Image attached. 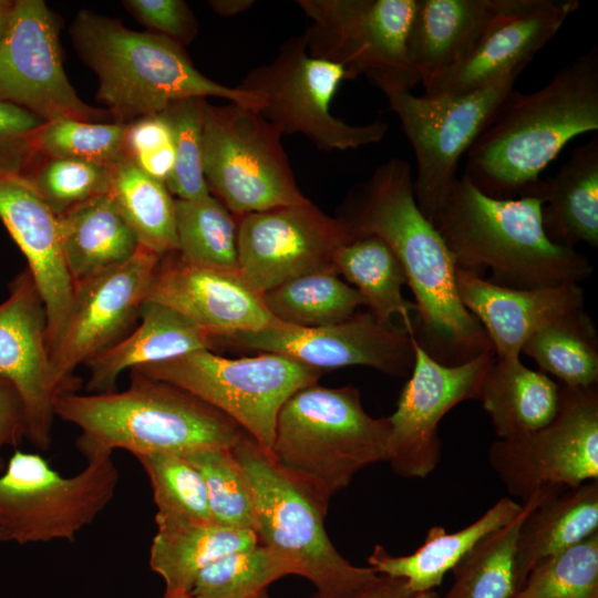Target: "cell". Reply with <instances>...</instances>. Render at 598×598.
<instances>
[{
    "mask_svg": "<svg viewBox=\"0 0 598 598\" xmlns=\"http://www.w3.org/2000/svg\"><path fill=\"white\" fill-rule=\"evenodd\" d=\"M338 218L351 238L377 235L392 249L415 299L413 339L431 358L455 365L493 350L458 297L450 249L416 205L409 163L392 157L379 165L349 192Z\"/></svg>",
    "mask_w": 598,
    "mask_h": 598,
    "instance_id": "6da1fadb",
    "label": "cell"
},
{
    "mask_svg": "<svg viewBox=\"0 0 598 598\" xmlns=\"http://www.w3.org/2000/svg\"><path fill=\"white\" fill-rule=\"evenodd\" d=\"M598 131V48L543 87L513 89L467 151L463 177L496 199L523 196L578 135Z\"/></svg>",
    "mask_w": 598,
    "mask_h": 598,
    "instance_id": "7a4b0ae2",
    "label": "cell"
},
{
    "mask_svg": "<svg viewBox=\"0 0 598 598\" xmlns=\"http://www.w3.org/2000/svg\"><path fill=\"white\" fill-rule=\"evenodd\" d=\"M542 198L523 195L496 199L458 177L433 226L450 249L456 268L512 289L579 283L594 268L576 250L553 243L543 226Z\"/></svg>",
    "mask_w": 598,
    "mask_h": 598,
    "instance_id": "3957f363",
    "label": "cell"
},
{
    "mask_svg": "<svg viewBox=\"0 0 598 598\" xmlns=\"http://www.w3.org/2000/svg\"><path fill=\"white\" fill-rule=\"evenodd\" d=\"M130 385L117 392L61 395L56 416L80 429L75 441L86 462L124 450L134 456H185L233 448L244 430L193 394L130 370Z\"/></svg>",
    "mask_w": 598,
    "mask_h": 598,
    "instance_id": "277c9868",
    "label": "cell"
},
{
    "mask_svg": "<svg viewBox=\"0 0 598 598\" xmlns=\"http://www.w3.org/2000/svg\"><path fill=\"white\" fill-rule=\"evenodd\" d=\"M71 35L97 76V99L116 123L163 113L174 102L194 97L224 99L257 112L264 106L258 95L200 73L183 45L163 35L127 29L87 10L75 16Z\"/></svg>",
    "mask_w": 598,
    "mask_h": 598,
    "instance_id": "5b68a950",
    "label": "cell"
},
{
    "mask_svg": "<svg viewBox=\"0 0 598 598\" xmlns=\"http://www.w3.org/2000/svg\"><path fill=\"white\" fill-rule=\"evenodd\" d=\"M391 424L364 410L354 386L317 384L296 392L280 409L270 456L327 515L333 495L364 467L388 462Z\"/></svg>",
    "mask_w": 598,
    "mask_h": 598,
    "instance_id": "8992f818",
    "label": "cell"
},
{
    "mask_svg": "<svg viewBox=\"0 0 598 598\" xmlns=\"http://www.w3.org/2000/svg\"><path fill=\"white\" fill-rule=\"evenodd\" d=\"M246 484L258 544L288 560L316 588L312 598H351L375 586L372 567L349 563L332 545L326 515L245 431L231 448Z\"/></svg>",
    "mask_w": 598,
    "mask_h": 598,
    "instance_id": "52a82bcc",
    "label": "cell"
},
{
    "mask_svg": "<svg viewBox=\"0 0 598 598\" xmlns=\"http://www.w3.org/2000/svg\"><path fill=\"white\" fill-rule=\"evenodd\" d=\"M132 370L193 394L230 417L260 446L271 448L277 416L320 371L278 353L228 359L209 349Z\"/></svg>",
    "mask_w": 598,
    "mask_h": 598,
    "instance_id": "ba28073f",
    "label": "cell"
},
{
    "mask_svg": "<svg viewBox=\"0 0 598 598\" xmlns=\"http://www.w3.org/2000/svg\"><path fill=\"white\" fill-rule=\"evenodd\" d=\"M282 133L259 112L203 105V168L209 193L234 216L310 202L299 189Z\"/></svg>",
    "mask_w": 598,
    "mask_h": 598,
    "instance_id": "9c48e42d",
    "label": "cell"
},
{
    "mask_svg": "<svg viewBox=\"0 0 598 598\" xmlns=\"http://www.w3.org/2000/svg\"><path fill=\"white\" fill-rule=\"evenodd\" d=\"M118 481L112 456L63 476L41 454L16 451L0 474V542H74L109 505Z\"/></svg>",
    "mask_w": 598,
    "mask_h": 598,
    "instance_id": "30bf717a",
    "label": "cell"
},
{
    "mask_svg": "<svg viewBox=\"0 0 598 598\" xmlns=\"http://www.w3.org/2000/svg\"><path fill=\"white\" fill-rule=\"evenodd\" d=\"M520 73H511L460 96L415 95L398 82L371 79L386 97L414 152L413 192L417 207L432 221L460 177V159L487 125Z\"/></svg>",
    "mask_w": 598,
    "mask_h": 598,
    "instance_id": "8fae6325",
    "label": "cell"
},
{
    "mask_svg": "<svg viewBox=\"0 0 598 598\" xmlns=\"http://www.w3.org/2000/svg\"><path fill=\"white\" fill-rule=\"evenodd\" d=\"M346 70L313 58L305 34L286 40L275 59L249 71L237 85L258 95L259 113L283 134H301L323 151L355 150L383 140L389 126L381 120L351 125L332 115L330 102Z\"/></svg>",
    "mask_w": 598,
    "mask_h": 598,
    "instance_id": "7c38bea8",
    "label": "cell"
},
{
    "mask_svg": "<svg viewBox=\"0 0 598 598\" xmlns=\"http://www.w3.org/2000/svg\"><path fill=\"white\" fill-rule=\"evenodd\" d=\"M487 462L507 492L526 503L598 480V388L559 383V400L545 425L496 439Z\"/></svg>",
    "mask_w": 598,
    "mask_h": 598,
    "instance_id": "4fadbf2b",
    "label": "cell"
},
{
    "mask_svg": "<svg viewBox=\"0 0 598 598\" xmlns=\"http://www.w3.org/2000/svg\"><path fill=\"white\" fill-rule=\"evenodd\" d=\"M311 24L303 32L309 55L410 90L420 79L406 54L416 0H299Z\"/></svg>",
    "mask_w": 598,
    "mask_h": 598,
    "instance_id": "5bb4252c",
    "label": "cell"
},
{
    "mask_svg": "<svg viewBox=\"0 0 598 598\" xmlns=\"http://www.w3.org/2000/svg\"><path fill=\"white\" fill-rule=\"evenodd\" d=\"M161 257L140 246L125 262L74 283L69 316L50 349L52 378L61 395L79 389L78 367L134 329Z\"/></svg>",
    "mask_w": 598,
    "mask_h": 598,
    "instance_id": "9a60e30c",
    "label": "cell"
},
{
    "mask_svg": "<svg viewBox=\"0 0 598 598\" xmlns=\"http://www.w3.org/2000/svg\"><path fill=\"white\" fill-rule=\"evenodd\" d=\"M59 22L43 0H14L0 38V101L43 122H94L103 110L84 103L63 69Z\"/></svg>",
    "mask_w": 598,
    "mask_h": 598,
    "instance_id": "2e32d148",
    "label": "cell"
},
{
    "mask_svg": "<svg viewBox=\"0 0 598 598\" xmlns=\"http://www.w3.org/2000/svg\"><path fill=\"white\" fill-rule=\"evenodd\" d=\"M236 219L238 270L261 296L296 277L336 269V251L352 239L338 217L324 214L311 202Z\"/></svg>",
    "mask_w": 598,
    "mask_h": 598,
    "instance_id": "e0dca14e",
    "label": "cell"
},
{
    "mask_svg": "<svg viewBox=\"0 0 598 598\" xmlns=\"http://www.w3.org/2000/svg\"><path fill=\"white\" fill-rule=\"evenodd\" d=\"M413 338V337H412ZM414 364L388 416L391 424L388 462L404 478H425L442 456L441 420L458 403L477 400L483 378L495 354L487 351L455 365L431 358L413 339Z\"/></svg>",
    "mask_w": 598,
    "mask_h": 598,
    "instance_id": "ac0fdd59",
    "label": "cell"
},
{
    "mask_svg": "<svg viewBox=\"0 0 598 598\" xmlns=\"http://www.w3.org/2000/svg\"><path fill=\"white\" fill-rule=\"evenodd\" d=\"M219 341L282 354L320 372L365 365L405 377L414 364L412 336L402 327L379 322L370 312L354 313L341 322L312 328L278 321L266 329L235 333Z\"/></svg>",
    "mask_w": 598,
    "mask_h": 598,
    "instance_id": "d6986e66",
    "label": "cell"
},
{
    "mask_svg": "<svg viewBox=\"0 0 598 598\" xmlns=\"http://www.w3.org/2000/svg\"><path fill=\"white\" fill-rule=\"evenodd\" d=\"M579 6L577 0H512L423 95L460 96L522 73Z\"/></svg>",
    "mask_w": 598,
    "mask_h": 598,
    "instance_id": "ffe728a7",
    "label": "cell"
},
{
    "mask_svg": "<svg viewBox=\"0 0 598 598\" xmlns=\"http://www.w3.org/2000/svg\"><path fill=\"white\" fill-rule=\"evenodd\" d=\"M47 326L44 302L25 268L0 305V379L17 390L25 439L42 452L51 446L54 406L61 396L52 378Z\"/></svg>",
    "mask_w": 598,
    "mask_h": 598,
    "instance_id": "44dd1931",
    "label": "cell"
},
{
    "mask_svg": "<svg viewBox=\"0 0 598 598\" xmlns=\"http://www.w3.org/2000/svg\"><path fill=\"white\" fill-rule=\"evenodd\" d=\"M146 300L176 310L217 342L278 322L238 270L192 264L177 251L161 257Z\"/></svg>",
    "mask_w": 598,
    "mask_h": 598,
    "instance_id": "7402d4cb",
    "label": "cell"
},
{
    "mask_svg": "<svg viewBox=\"0 0 598 598\" xmlns=\"http://www.w3.org/2000/svg\"><path fill=\"white\" fill-rule=\"evenodd\" d=\"M0 219L25 256L44 302L50 352L69 316L74 290L62 255L58 217L25 174L0 172Z\"/></svg>",
    "mask_w": 598,
    "mask_h": 598,
    "instance_id": "603a6c76",
    "label": "cell"
},
{
    "mask_svg": "<svg viewBox=\"0 0 598 598\" xmlns=\"http://www.w3.org/2000/svg\"><path fill=\"white\" fill-rule=\"evenodd\" d=\"M458 297L485 330L496 358H519L524 343L538 330L585 309L579 283L512 289L456 268Z\"/></svg>",
    "mask_w": 598,
    "mask_h": 598,
    "instance_id": "cb8c5ba5",
    "label": "cell"
},
{
    "mask_svg": "<svg viewBox=\"0 0 598 598\" xmlns=\"http://www.w3.org/2000/svg\"><path fill=\"white\" fill-rule=\"evenodd\" d=\"M138 320L128 334L85 364L89 368L87 391H115L117 378L125 370L197 350H212L217 342L187 317L155 301L143 303Z\"/></svg>",
    "mask_w": 598,
    "mask_h": 598,
    "instance_id": "d4e9b609",
    "label": "cell"
},
{
    "mask_svg": "<svg viewBox=\"0 0 598 598\" xmlns=\"http://www.w3.org/2000/svg\"><path fill=\"white\" fill-rule=\"evenodd\" d=\"M511 2L416 0L406 38V54L423 87L453 65Z\"/></svg>",
    "mask_w": 598,
    "mask_h": 598,
    "instance_id": "484cf974",
    "label": "cell"
},
{
    "mask_svg": "<svg viewBox=\"0 0 598 598\" xmlns=\"http://www.w3.org/2000/svg\"><path fill=\"white\" fill-rule=\"evenodd\" d=\"M524 195L543 199V226L555 244L598 247V134L574 148L555 175Z\"/></svg>",
    "mask_w": 598,
    "mask_h": 598,
    "instance_id": "4316f807",
    "label": "cell"
},
{
    "mask_svg": "<svg viewBox=\"0 0 598 598\" xmlns=\"http://www.w3.org/2000/svg\"><path fill=\"white\" fill-rule=\"evenodd\" d=\"M156 534L150 549V567L165 582L166 594H188L198 574L233 551L258 544L251 529L213 520L155 514Z\"/></svg>",
    "mask_w": 598,
    "mask_h": 598,
    "instance_id": "83f0119b",
    "label": "cell"
},
{
    "mask_svg": "<svg viewBox=\"0 0 598 598\" xmlns=\"http://www.w3.org/2000/svg\"><path fill=\"white\" fill-rule=\"evenodd\" d=\"M523 505L502 497L466 527L447 533L442 526L429 529L424 542L412 554L394 556L375 545L368 564L379 574L401 578L415 594L432 591L445 575L486 535L512 522Z\"/></svg>",
    "mask_w": 598,
    "mask_h": 598,
    "instance_id": "f1b7e54d",
    "label": "cell"
},
{
    "mask_svg": "<svg viewBox=\"0 0 598 598\" xmlns=\"http://www.w3.org/2000/svg\"><path fill=\"white\" fill-rule=\"evenodd\" d=\"M597 532L598 480L545 496L527 513L518 530L516 590L539 561Z\"/></svg>",
    "mask_w": 598,
    "mask_h": 598,
    "instance_id": "f546056e",
    "label": "cell"
},
{
    "mask_svg": "<svg viewBox=\"0 0 598 598\" xmlns=\"http://www.w3.org/2000/svg\"><path fill=\"white\" fill-rule=\"evenodd\" d=\"M63 259L73 286L128 260L140 244L110 194L58 216Z\"/></svg>",
    "mask_w": 598,
    "mask_h": 598,
    "instance_id": "4dcf8cb0",
    "label": "cell"
},
{
    "mask_svg": "<svg viewBox=\"0 0 598 598\" xmlns=\"http://www.w3.org/2000/svg\"><path fill=\"white\" fill-rule=\"evenodd\" d=\"M497 439L536 430L558 406L559 383L523 364L519 358H494L478 392Z\"/></svg>",
    "mask_w": 598,
    "mask_h": 598,
    "instance_id": "1f68e13d",
    "label": "cell"
},
{
    "mask_svg": "<svg viewBox=\"0 0 598 598\" xmlns=\"http://www.w3.org/2000/svg\"><path fill=\"white\" fill-rule=\"evenodd\" d=\"M333 266L361 293L379 322L393 326L392 318L399 316L402 328L413 337L412 312L416 308L402 295L405 274L382 238L362 235L350 239L336 251Z\"/></svg>",
    "mask_w": 598,
    "mask_h": 598,
    "instance_id": "d6a6232c",
    "label": "cell"
},
{
    "mask_svg": "<svg viewBox=\"0 0 598 598\" xmlns=\"http://www.w3.org/2000/svg\"><path fill=\"white\" fill-rule=\"evenodd\" d=\"M109 194L140 246L158 256L177 251L175 198L164 183L126 157L111 167Z\"/></svg>",
    "mask_w": 598,
    "mask_h": 598,
    "instance_id": "836d02e7",
    "label": "cell"
},
{
    "mask_svg": "<svg viewBox=\"0 0 598 598\" xmlns=\"http://www.w3.org/2000/svg\"><path fill=\"white\" fill-rule=\"evenodd\" d=\"M262 300L277 321L303 328L341 322L365 306L361 293L336 269L296 277L262 293Z\"/></svg>",
    "mask_w": 598,
    "mask_h": 598,
    "instance_id": "e575fe53",
    "label": "cell"
},
{
    "mask_svg": "<svg viewBox=\"0 0 598 598\" xmlns=\"http://www.w3.org/2000/svg\"><path fill=\"white\" fill-rule=\"evenodd\" d=\"M520 353L540 372L563 385L588 388L598 383V334L585 309L565 316L535 332Z\"/></svg>",
    "mask_w": 598,
    "mask_h": 598,
    "instance_id": "d590c367",
    "label": "cell"
},
{
    "mask_svg": "<svg viewBox=\"0 0 598 598\" xmlns=\"http://www.w3.org/2000/svg\"><path fill=\"white\" fill-rule=\"evenodd\" d=\"M550 494H536L522 504L520 513L512 522L483 537L451 570L454 582L445 597L511 598L516 590L514 566L520 524Z\"/></svg>",
    "mask_w": 598,
    "mask_h": 598,
    "instance_id": "8d00e7d4",
    "label": "cell"
},
{
    "mask_svg": "<svg viewBox=\"0 0 598 598\" xmlns=\"http://www.w3.org/2000/svg\"><path fill=\"white\" fill-rule=\"evenodd\" d=\"M175 225L183 259L238 270L236 216L210 193L195 199L175 198Z\"/></svg>",
    "mask_w": 598,
    "mask_h": 598,
    "instance_id": "74e56055",
    "label": "cell"
},
{
    "mask_svg": "<svg viewBox=\"0 0 598 598\" xmlns=\"http://www.w3.org/2000/svg\"><path fill=\"white\" fill-rule=\"evenodd\" d=\"M295 575L291 564L257 544L233 551L205 567L190 594L204 598H258L274 581Z\"/></svg>",
    "mask_w": 598,
    "mask_h": 598,
    "instance_id": "f35d334b",
    "label": "cell"
},
{
    "mask_svg": "<svg viewBox=\"0 0 598 598\" xmlns=\"http://www.w3.org/2000/svg\"><path fill=\"white\" fill-rule=\"evenodd\" d=\"M511 598H598V532L535 565Z\"/></svg>",
    "mask_w": 598,
    "mask_h": 598,
    "instance_id": "ab89813d",
    "label": "cell"
},
{
    "mask_svg": "<svg viewBox=\"0 0 598 598\" xmlns=\"http://www.w3.org/2000/svg\"><path fill=\"white\" fill-rule=\"evenodd\" d=\"M127 124L56 118L35 131L32 146L48 158H75L112 166L127 157Z\"/></svg>",
    "mask_w": 598,
    "mask_h": 598,
    "instance_id": "60d3db41",
    "label": "cell"
},
{
    "mask_svg": "<svg viewBox=\"0 0 598 598\" xmlns=\"http://www.w3.org/2000/svg\"><path fill=\"white\" fill-rule=\"evenodd\" d=\"M135 457L150 480L156 513L212 520L204 480L184 456L153 453Z\"/></svg>",
    "mask_w": 598,
    "mask_h": 598,
    "instance_id": "b9f144b4",
    "label": "cell"
},
{
    "mask_svg": "<svg viewBox=\"0 0 598 598\" xmlns=\"http://www.w3.org/2000/svg\"><path fill=\"white\" fill-rule=\"evenodd\" d=\"M202 475L213 522L254 530L249 494L231 448H212L184 456Z\"/></svg>",
    "mask_w": 598,
    "mask_h": 598,
    "instance_id": "7bdbcfd3",
    "label": "cell"
},
{
    "mask_svg": "<svg viewBox=\"0 0 598 598\" xmlns=\"http://www.w3.org/2000/svg\"><path fill=\"white\" fill-rule=\"evenodd\" d=\"M206 99H185L165 111L174 140L175 161L165 183L176 199H195L209 194L203 168V105Z\"/></svg>",
    "mask_w": 598,
    "mask_h": 598,
    "instance_id": "ee69618b",
    "label": "cell"
},
{
    "mask_svg": "<svg viewBox=\"0 0 598 598\" xmlns=\"http://www.w3.org/2000/svg\"><path fill=\"white\" fill-rule=\"evenodd\" d=\"M111 167L75 158H48L28 178L58 217L91 198L107 194Z\"/></svg>",
    "mask_w": 598,
    "mask_h": 598,
    "instance_id": "f6af8a7d",
    "label": "cell"
},
{
    "mask_svg": "<svg viewBox=\"0 0 598 598\" xmlns=\"http://www.w3.org/2000/svg\"><path fill=\"white\" fill-rule=\"evenodd\" d=\"M127 157L161 183L168 179L175 161L173 131L165 113L142 116L126 126Z\"/></svg>",
    "mask_w": 598,
    "mask_h": 598,
    "instance_id": "bcb514c9",
    "label": "cell"
},
{
    "mask_svg": "<svg viewBox=\"0 0 598 598\" xmlns=\"http://www.w3.org/2000/svg\"><path fill=\"white\" fill-rule=\"evenodd\" d=\"M42 124L27 110L0 101V172L23 174L31 157L38 155L32 138Z\"/></svg>",
    "mask_w": 598,
    "mask_h": 598,
    "instance_id": "7dc6e473",
    "label": "cell"
},
{
    "mask_svg": "<svg viewBox=\"0 0 598 598\" xmlns=\"http://www.w3.org/2000/svg\"><path fill=\"white\" fill-rule=\"evenodd\" d=\"M127 10L153 33L181 45L193 41L197 21L183 0H125Z\"/></svg>",
    "mask_w": 598,
    "mask_h": 598,
    "instance_id": "c3c4849f",
    "label": "cell"
},
{
    "mask_svg": "<svg viewBox=\"0 0 598 598\" xmlns=\"http://www.w3.org/2000/svg\"><path fill=\"white\" fill-rule=\"evenodd\" d=\"M23 437L25 423L22 402L13 385L0 379V474L6 466L1 451L6 446H16Z\"/></svg>",
    "mask_w": 598,
    "mask_h": 598,
    "instance_id": "681fc988",
    "label": "cell"
},
{
    "mask_svg": "<svg viewBox=\"0 0 598 598\" xmlns=\"http://www.w3.org/2000/svg\"><path fill=\"white\" fill-rule=\"evenodd\" d=\"M404 579L382 576V579L372 588L351 598H415Z\"/></svg>",
    "mask_w": 598,
    "mask_h": 598,
    "instance_id": "f907efd6",
    "label": "cell"
},
{
    "mask_svg": "<svg viewBox=\"0 0 598 598\" xmlns=\"http://www.w3.org/2000/svg\"><path fill=\"white\" fill-rule=\"evenodd\" d=\"M212 9L221 17H233L247 11L254 6L252 0H212Z\"/></svg>",
    "mask_w": 598,
    "mask_h": 598,
    "instance_id": "816d5d0a",
    "label": "cell"
},
{
    "mask_svg": "<svg viewBox=\"0 0 598 598\" xmlns=\"http://www.w3.org/2000/svg\"><path fill=\"white\" fill-rule=\"evenodd\" d=\"M13 4L14 0H0V38L8 25Z\"/></svg>",
    "mask_w": 598,
    "mask_h": 598,
    "instance_id": "f5cc1de1",
    "label": "cell"
},
{
    "mask_svg": "<svg viewBox=\"0 0 598 598\" xmlns=\"http://www.w3.org/2000/svg\"><path fill=\"white\" fill-rule=\"evenodd\" d=\"M163 598H204L200 596L193 595L190 592L188 594H166L164 592Z\"/></svg>",
    "mask_w": 598,
    "mask_h": 598,
    "instance_id": "db71d44e",
    "label": "cell"
},
{
    "mask_svg": "<svg viewBox=\"0 0 598 598\" xmlns=\"http://www.w3.org/2000/svg\"><path fill=\"white\" fill-rule=\"evenodd\" d=\"M415 598H441L435 590L417 594Z\"/></svg>",
    "mask_w": 598,
    "mask_h": 598,
    "instance_id": "11a10c76",
    "label": "cell"
},
{
    "mask_svg": "<svg viewBox=\"0 0 598 598\" xmlns=\"http://www.w3.org/2000/svg\"><path fill=\"white\" fill-rule=\"evenodd\" d=\"M258 598H270L267 591L262 592Z\"/></svg>",
    "mask_w": 598,
    "mask_h": 598,
    "instance_id": "9f6ffc18",
    "label": "cell"
},
{
    "mask_svg": "<svg viewBox=\"0 0 598 598\" xmlns=\"http://www.w3.org/2000/svg\"><path fill=\"white\" fill-rule=\"evenodd\" d=\"M443 598H446L445 596Z\"/></svg>",
    "mask_w": 598,
    "mask_h": 598,
    "instance_id": "6f0895ef",
    "label": "cell"
}]
</instances>
